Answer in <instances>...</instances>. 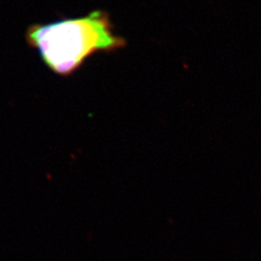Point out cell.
Returning <instances> with one entry per match:
<instances>
[{
  "mask_svg": "<svg viewBox=\"0 0 261 261\" xmlns=\"http://www.w3.org/2000/svg\"><path fill=\"white\" fill-rule=\"evenodd\" d=\"M28 46L37 51L54 74L69 76L98 53H113L127 46L125 38L114 32L108 12L91 13L47 23H33L25 32Z\"/></svg>",
  "mask_w": 261,
  "mask_h": 261,
  "instance_id": "cell-1",
  "label": "cell"
}]
</instances>
